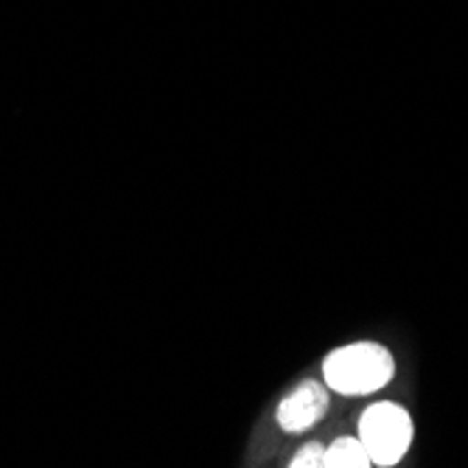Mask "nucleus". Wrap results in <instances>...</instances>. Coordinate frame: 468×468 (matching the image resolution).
<instances>
[{
  "label": "nucleus",
  "instance_id": "5",
  "mask_svg": "<svg viewBox=\"0 0 468 468\" xmlns=\"http://www.w3.org/2000/svg\"><path fill=\"white\" fill-rule=\"evenodd\" d=\"M289 468H325V446L323 443H303L289 460Z\"/></svg>",
  "mask_w": 468,
  "mask_h": 468
},
{
  "label": "nucleus",
  "instance_id": "2",
  "mask_svg": "<svg viewBox=\"0 0 468 468\" xmlns=\"http://www.w3.org/2000/svg\"><path fill=\"white\" fill-rule=\"evenodd\" d=\"M412 418L404 407L393 401L370 404L359 418V443L367 452L373 465L390 468L404 460L412 446Z\"/></svg>",
  "mask_w": 468,
  "mask_h": 468
},
{
  "label": "nucleus",
  "instance_id": "1",
  "mask_svg": "<svg viewBox=\"0 0 468 468\" xmlns=\"http://www.w3.org/2000/svg\"><path fill=\"white\" fill-rule=\"evenodd\" d=\"M396 376L393 354L378 343H351L334 348L323 362L325 388L339 396H370Z\"/></svg>",
  "mask_w": 468,
  "mask_h": 468
},
{
  "label": "nucleus",
  "instance_id": "4",
  "mask_svg": "<svg viewBox=\"0 0 468 468\" xmlns=\"http://www.w3.org/2000/svg\"><path fill=\"white\" fill-rule=\"evenodd\" d=\"M325 468H373L359 438H336L325 446Z\"/></svg>",
  "mask_w": 468,
  "mask_h": 468
},
{
  "label": "nucleus",
  "instance_id": "3",
  "mask_svg": "<svg viewBox=\"0 0 468 468\" xmlns=\"http://www.w3.org/2000/svg\"><path fill=\"white\" fill-rule=\"evenodd\" d=\"M328 401H331V393L325 385H320L314 378L301 381L292 393H286L281 399L278 412H275L278 427L289 435L312 430L314 423H320L323 415L328 412Z\"/></svg>",
  "mask_w": 468,
  "mask_h": 468
}]
</instances>
